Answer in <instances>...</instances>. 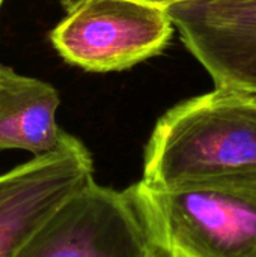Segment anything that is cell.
Listing matches in <instances>:
<instances>
[{"mask_svg":"<svg viewBox=\"0 0 256 257\" xmlns=\"http://www.w3.org/2000/svg\"><path fill=\"white\" fill-rule=\"evenodd\" d=\"M249 172H256V95L216 86L157 120L140 182L167 188Z\"/></svg>","mask_w":256,"mask_h":257,"instance_id":"obj_1","label":"cell"},{"mask_svg":"<svg viewBox=\"0 0 256 257\" xmlns=\"http://www.w3.org/2000/svg\"><path fill=\"white\" fill-rule=\"evenodd\" d=\"M136 185L166 257H256V172Z\"/></svg>","mask_w":256,"mask_h":257,"instance_id":"obj_2","label":"cell"},{"mask_svg":"<svg viewBox=\"0 0 256 257\" xmlns=\"http://www.w3.org/2000/svg\"><path fill=\"white\" fill-rule=\"evenodd\" d=\"M15 257H166L137 185L118 191L95 181L62 203Z\"/></svg>","mask_w":256,"mask_h":257,"instance_id":"obj_3","label":"cell"},{"mask_svg":"<svg viewBox=\"0 0 256 257\" xmlns=\"http://www.w3.org/2000/svg\"><path fill=\"white\" fill-rule=\"evenodd\" d=\"M50 32L57 54L91 72L128 69L160 54L174 35L167 8L142 0H68Z\"/></svg>","mask_w":256,"mask_h":257,"instance_id":"obj_4","label":"cell"},{"mask_svg":"<svg viewBox=\"0 0 256 257\" xmlns=\"http://www.w3.org/2000/svg\"><path fill=\"white\" fill-rule=\"evenodd\" d=\"M94 182L88 148L74 136L53 152L0 175V257H15L33 232L71 196Z\"/></svg>","mask_w":256,"mask_h":257,"instance_id":"obj_5","label":"cell"},{"mask_svg":"<svg viewBox=\"0 0 256 257\" xmlns=\"http://www.w3.org/2000/svg\"><path fill=\"white\" fill-rule=\"evenodd\" d=\"M167 12L216 86L256 93V0L183 2Z\"/></svg>","mask_w":256,"mask_h":257,"instance_id":"obj_6","label":"cell"},{"mask_svg":"<svg viewBox=\"0 0 256 257\" xmlns=\"http://www.w3.org/2000/svg\"><path fill=\"white\" fill-rule=\"evenodd\" d=\"M59 105L50 83L0 65V151L20 149L33 157L56 151L68 136L56 122Z\"/></svg>","mask_w":256,"mask_h":257,"instance_id":"obj_7","label":"cell"},{"mask_svg":"<svg viewBox=\"0 0 256 257\" xmlns=\"http://www.w3.org/2000/svg\"><path fill=\"white\" fill-rule=\"evenodd\" d=\"M63 2H68V0H63ZM142 2H146V3L157 5V6L167 8V6H170V5H175V3H183V2H195V0H142Z\"/></svg>","mask_w":256,"mask_h":257,"instance_id":"obj_8","label":"cell"},{"mask_svg":"<svg viewBox=\"0 0 256 257\" xmlns=\"http://www.w3.org/2000/svg\"><path fill=\"white\" fill-rule=\"evenodd\" d=\"M2 3H3V0H0V6H2Z\"/></svg>","mask_w":256,"mask_h":257,"instance_id":"obj_9","label":"cell"},{"mask_svg":"<svg viewBox=\"0 0 256 257\" xmlns=\"http://www.w3.org/2000/svg\"><path fill=\"white\" fill-rule=\"evenodd\" d=\"M255 95H256V93H255Z\"/></svg>","mask_w":256,"mask_h":257,"instance_id":"obj_10","label":"cell"}]
</instances>
